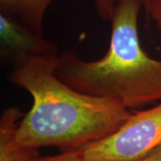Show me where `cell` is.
Masks as SVG:
<instances>
[{"label":"cell","mask_w":161,"mask_h":161,"mask_svg":"<svg viewBox=\"0 0 161 161\" xmlns=\"http://www.w3.org/2000/svg\"><path fill=\"white\" fill-rule=\"evenodd\" d=\"M58 55L18 61L9 74L12 83L32 98L12 141L18 149L78 150L113 133L131 115L115 100L82 93L61 80L56 74Z\"/></svg>","instance_id":"cell-1"},{"label":"cell","mask_w":161,"mask_h":161,"mask_svg":"<svg viewBox=\"0 0 161 161\" xmlns=\"http://www.w3.org/2000/svg\"><path fill=\"white\" fill-rule=\"evenodd\" d=\"M28 161H85L78 150L63 151L62 153L47 157H37Z\"/></svg>","instance_id":"cell-8"},{"label":"cell","mask_w":161,"mask_h":161,"mask_svg":"<svg viewBox=\"0 0 161 161\" xmlns=\"http://www.w3.org/2000/svg\"><path fill=\"white\" fill-rule=\"evenodd\" d=\"M146 11L161 33V0H150Z\"/></svg>","instance_id":"cell-9"},{"label":"cell","mask_w":161,"mask_h":161,"mask_svg":"<svg viewBox=\"0 0 161 161\" xmlns=\"http://www.w3.org/2000/svg\"><path fill=\"white\" fill-rule=\"evenodd\" d=\"M140 161H161V145Z\"/></svg>","instance_id":"cell-10"},{"label":"cell","mask_w":161,"mask_h":161,"mask_svg":"<svg viewBox=\"0 0 161 161\" xmlns=\"http://www.w3.org/2000/svg\"><path fill=\"white\" fill-rule=\"evenodd\" d=\"M1 54L14 64L37 56H58L57 45L4 14H0Z\"/></svg>","instance_id":"cell-4"},{"label":"cell","mask_w":161,"mask_h":161,"mask_svg":"<svg viewBox=\"0 0 161 161\" xmlns=\"http://www.w3.org/2000/svg\"><path fill=\"white\" fill-rule=\"evenodd\" d=\"M54 0H0L1 14H4L42 34L44 17Z\"/></svg>","instance_id":"cell-6"},{"label":"cell","mask_w":161,"mask_h":161,"mask_svg":"<svg viewBox=\"0 0 161 161\" xmlns=\"http://www.w3.org/2000/svg\"><path fill=\"white\" fill-rule=\"evenodd\" d=\"M98 16L105 22H110L115 11L117 0H92ZM150 0H143L145 10L150 4Z\"/></svg>","instance_id":"cell-7"},{"label":"cell","mask_w":161,"mask_h":161,"mask_svg":"<svg viewBox=\"0 0 161 161\" xmlns=\"http://www.w3.org/2000/svg\"><path fill=\"white\" fill-rule=\"evenodd\" d=\"M142 7L143 0H117L105 56L85 61L75 49L66 50L58 55L57 75L76 91L113 99L127 109L161 100V60L144 51L139 37Z\"/></svg>","instance_id":"cell-2"},{"label":"cell","mask_w":161,"mask_h":161,"mask_svg":"<svg viewBox=\"0 0 161 161\" xmlns=\"http://www.w3.org/2000/svg\"><path fill=\"white\" fill-rule=\"evenodd\" d=\"M16 107L6 108L0 118V161H28L39 157L38 150H23L14 147L12 141L18 125L23 117Z\"/></svg>","instance_id":"cell-5"},{"label":"cell","mask_w":161,"mask_h":161,"mask_svg":"<svg viewBox=\"0 0 161 161\" xmlns=\"http://www.w3.org/2000/svg\"><path fill=\"white\" fill-rule=\"evenodd\" d=\"M161 145V103L131 114L116 131L78 151L85 161H140Z\"/></svg>","instance_id":"cell-3"}]
</instances>
